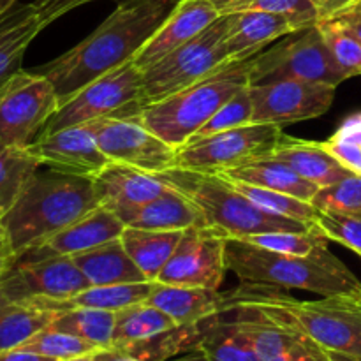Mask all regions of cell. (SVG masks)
Here are the masks:
<instances>
[{
  "instance_id": "1",
  "label": "cell",
  "mask_w": 361,
  "mask_h": 361,
  "mask_svg": "<svg viewBox=\"0 0 361 361\" xmlns=\"http://www.w3.org/2000/svg\"><path fill=\"white\" fill-rule=\"evenodd\" d=\"M180 0H126L69 51L44 63V74L55 87L60 104L102 74L133 62Z\"/></svg>"
},
{
  "instance_id": "2",
  "label": "cell",
  "mask_w": 361,
  "mask_h": 361,
  "mask_svg": "<svg viewBox=\"0 0 361 361\" xmlns=\"http://www.w3.org/2000/svg\"><path fill=\"white\" fill-rule=\"evenodd\" d=\"M288 289L254 282H240L224 293V312L247 307L271 319L302 331L331 355L361 361V310L351 296H323V300H298Z\"/></svg>"
},
{
  "instance_id": "3",
  "label": "cell",
  "mask_w": 361,
  "mask_h": 361,
  "mask_svg": "<svg viewBox=\"0 0 361 361\" xmlns=\"http://www.w3.org/2000/svg\"><path fill=\"white\" fill-rule=\"evenodd\" d=\"M99 207L94 180L48 169L35 173L4 224L16 256L41 245L85 214Z\"/></svg>"
},
{
  "instance_id": "4",
  "label": "cell",
  "mask_w": 361,
  "mask_h": 361,
  "mask_svg": "<svg viewBox=\"0 0 361 361\" xmlns=\"http://www.w3.org/2000/svg\"><path fill=\"white\" fill-rule=\"evenodd\" d=\"M226 267L240 282L302 289L321 296L361 295L358 277L328 249L312 256H291L226 238Z\"/></svg>"
},
{
  "instance_id": "5",
  "label": "cell",
  "mask_w": 361,
  "mask_h": 361,
  "mask_svg": "<svg viewBox=\"0 0 361 361\" xmlns=\"http://www.w3.org/2000/svg\"><path fill=\"white\" fill-rule=\"evenodd\" d=\"M249 83V60L228 62L183 90L141 108L134 118L178 148Z\"/></svg>"
},
{
  "instance_id": "6",
  "label": "cell",
  "mask_w": 361,
  "mask_h": 361,
  "mask_svg": "<svg viewBox=\"0 0 361 361\" xmlns=\"http://www.w3.org/2000/svg\"><path fill=\"white\" fill-rule=\"evenodd\" d=\"M157 176L189 197L203 212L208 226L219 229L226 238H245L268 231H309L314 228L310 222L277 217L261 210L221 175L173 168L157 173Z\"/></svg>"
},
{
  "instance_id": "7",
  "label": "cell",
  "mask_w": 361,
  "mask_h": 361,
  "mask_svg": "<svg viewBox=\"0 0 361 361\" xmlns=\"http://www.w3.org/2000/svg\"><path fill=\"white\" fill-rule=\"evenodd\" d=\"M281 80L312 81L334 87L348 80L331 56L317 23L284 35L281 42L249 59L250 85Z\"/></svg>"
},
{
  "instance_id": "8",
  "label": "cell",
  "mask_w": 361,
  "mask_h": 361,
  "mask_svg": "<svg viewBox=\"0 0 361 361\" xmlns=\"http://www.w3.org/2000/svg\"><path fill=\"white\" fill-rule=\"evenodd\" d=\"M141 95L143 71L134 62L123 63L63 101L46 123L41 136L108 116L127 118L137 115L141 111Z\"/></svg>"
},
{
  "instance_id": "9",
  "label": "cell",
  "mask_w": 361,
  "mask_h": 361,
  "mask_svg": "<svg viewBox=\"0 0 361 361\" xmlns=\"http://www.w3.org/2000/svg\"><path fill=\"white\" fill-rule=\"evenodd\" d=\"M87 275L71 256L41 254L35 250L16 256L9 270L0 279V291L14 302L32 303L56 310L60 303L74 298L90 288Z\"/></svg>"
},
{
  "instance_id": "10",
  "label": "cell",
  "mask_w": 361,
  "mask_h": 361,
  "mask_svg": "<svg viewBox=\"0 0 361 361\" xmlns=\"http://www.w3.org/2000/svg\"><path fill=\"white\" fill-rule=\"evenodd\" d=\"M226 28L228 16H221L200 35L145 69L141 108L183 90L228 63L224 49Z\"/></svg>"
},
{
  "instance_id": "11",
  "label": "cell",
  "mask_w": 361,
  "mask_h": 361,
  "mask_svg": "<svg viewBox=\"0 0 361 361\" xmlns=\"http://www.w3.org/2000/svg\"><path fill=\"white\" fill-rule=\"evenodd\" d=\"M281 127L270 123H247L203 137H190L176 148L175 168L207 175H222L247 162L271 154L281 137Z\"/></svg>"
},
{
  "instance_id": "12",
  "label": "cell",
  "mask_w": 361,
  "mask_h": 361,
  "mask_svg": "<svg viewBox=\"0 0 361 361\" xmlns=\"http://www.w3.org/2000/svg\"><path fill=\"white\" fill-rule=\"evenodd\" d=\"M60 106L51 81L20 69L0 87V145L28 148Z\"/></svg>"
},
{
  "instance_id": "13",
  "label": "cell",
  "mask_w": 361,
  "mask_h": 361,
  "mask_svg": "<svg viewBox=\"0 0 361 361\" xmlns=\"http://www.w3.org/2000/svg\"><path fill=\"white\" fill-rule=\"evenodd\" d=\"M87 126L109 162L130 166L154 175L176 166V148L161 140L134 116H108Z\"/></svg>"
},
{
  "instance_id": "14",
  "label": "cell",
  "mask_w": 361,
  "mask_h": 361,
  "mask_svg": "<svg viewBox=\"0 0 361 361\" xmlns=\"http://www.w3.org/2000/svg\"><path fill=\"white\" fill-rule=\"evenodd\" d=\"M226 271V236L212 226H194L183 231L155 282L219 291Z\"/></svg>"
},
{
  "instance_id": "15",
  "label": "cell",
  "mask_w": 361,
  "mask_h": 361,
  "mask_svg": "<svg viewBox=\"0 0 361 361\" xmlns=\"http://www.w3.org/2000/svg\"><path fill=\"white\" fill-rule=\"evenodd\" d=\"M252 123H270L281 129L312 120L331 108L337 87L312 81L281 80L250 85Z\"/></svg>"
},
{
  "instance_id": "16",
  "label": "cell",
  "mask_w": 361,
  "mask_h": 361,
  "mask_svg": "<svg viewBox=\"0 0 361 361\" xmlns=\"http://www.w3.org/2000/svg\"><path fill=\"white\" fill-rule=\"evenodd\" d=\"M27 150L41 166L74 176L95 178L109 164L87 123L39 136Z\"/></svg>"
},
{
  "instance_id": "17",
  "label": "cell",
  "mask_w": 361,
  "mask_h": 361,
  "mask_svg": "<svg viewBox=\"0 0 361 361\" xmlns=\"http://www.w3.org/2000/svg\"><path fill=\"white\" fill-rule=\"evenodd\" d=\"M219 18L221 13L215 9L210 0H180L169 16L162 21L161 27L134 55L133 62L141 71L148 69L155 62L164 59L168 53L175 51L176 48L207 30Z\"/></svg>"
},
{
  "instance_id": "18",
  "label": "cell",
  "mask_w": 361,
  "mask_h": 361,
  "mask_svg": "<svg viewBox=\"0 0 361 361\" xmlns=\"http://www.w3.org/2000/svg\"><path fill=\"white\" fill-rule=\"evenodd\" d=\"M226 16L228 28L224 35V49L229 62L252 59L277 39L296 32L291 21L277 13L242 11Z\"/></svg>"
},
{
  "instance_id": "19",
  "label": "cell",
  "mask_w": 361,
  "mask_h": 361,
  "mask_svg": "<svg viewBox=\"0 0 361 361\" xmlns=\"http://www.w3.org/2000/svg\"><path fill=\"white\" fill-rule=\"evenodd\" d=\"M94 180L99 204L113 212L140 207L155 200L169 189L164 180L154 173L141 171L130 166L109 162Z\"/></svg>"
},
{
  "instance_id": "20",
  "label": "cell",
  "mask_w": 361,
  "mask_h": 361,
  "mask_svg": "<svg viewBox=\"0 0 361 361\" xmlns=\"http://www.w3.org/2000/svg\"><path fill=\"white\" fill-rule=\"evenodd\" d=\"M115 214L126 224V228L152 231H185L194 226H208L203 212L173 187L148 203L123 208Z\"/></svg>"
},
{
  "instance_id": "21",
  "label": "cell",
  "mask_w": 361,
  "mask_h": 361,
  "mask_svg": "<svg viewBox=\"0 0 361 361\" xmlns=\"http://www.w3.org/2000/svg\"><path fill=\"white\" fill-rule=\"evenodd\" d=\"M123 229H126V224L120 221L118 215L109 208L99 204L97 208L85 214L66 229L42 242L41 245L32 247L28 250H35L41 254L74 256V254L85 252V250L102 245V243L120 238Z\"/></svg>"
},
{
  "instance_id": "22",
  "label": "cell",
  "mask_w": 361,
  "mask_h": 361,
  "mask_svg": "<svg viewBox=\"0 0 361 361\" xmlns=\"http://www.w3.org/2000/svg\"><path fill=\"white\" fill-rule=\"evenodd\" d=\"M147 303L168 314L178 326H192L224 312V293L204 288L169 286L154 281Z\"/></svg>"
},
{
  "instance_id": "23",
  "label": "cell",
  "mask_w": 361,
  "mask_h": 361,
  "mask_svg": "<svg viewBox=\"0 0 361 361\" xmlns=\"http://www.w3.org/2000/svg\"><path fill=\"white\" fill-rule=\"evenodd\" d=\"M268 157L284 161L302 178L309 180L319 189L353 175L323 147L321 141H307L284 134Z\"/></svg>"
},
{
  "instance_id": "24",
  "label": "cell",
  "mask_w": 361,
  "mask_h": 361,
  "mask_svg": "<svg viewBox=\"0 0 361 361\" xmlns=\"http://www.w3.org/2000/svg\"><path fill=\"white\" fill-rule=\"evenodd\" d=\"M42 28L34 2L0 9V87L21 69L28 44Z\"/></svg>"
},
{
  "instance_id": "25",
  "label": "cell",
  "mask_w": 361,
  "mask_h": 361,
  "mask_svg": "<svg viewBox=\"0 0 361 361\" xmlns=\"http://www.w3.org/2000/svg\"><path fill=\"white\" fill-rule=\"evenodd\" d=\"M73 261L87 275L92 286L130 284V282L148 281L143 271L134 264L122 240L115 238L85 252L74 254Z\"/></svg>"
},
{
  "instance_id": "26",
  "label": "cell",
  "mask_w": 361,
  "mask_h": 361,
  "mask_svg": "<svg viewBox=\"0 0 361 361\" xmlns=\"http://www.w3.org/2000/svg\"><path fill=\"white\" fill-rule=\"evenodd\" d=\"M221 176L231 180H240V182L250 183V185L263 187V189L277 190V192L289 194L298 200L312 201L319 187L314 185L309 180L302 178L291 166L286 164L284 161H279L274 157L257 159V161L247 162V164L238 166L235 169L222 173Z\"/></svg>"
},
{
  "instance_id": "27",
  "label": "cell",
  "mask_w": 361,
  "mask_h": 361,
  "mask_svg": "<svg viewBox=\"0 0 361 361\" xmlns=\"http://www.w3.org/2000/svg\"><path fill=\"white\" fill-rule=\"evenodd\" d=\"M196 349L208 361H259L238 321L226 319L224 312L204 321Z\"/></svg>"
},
{
  "instance_id": "28",
  "label": "cell",
  "mask_w": 361,
  "mask_h": 361,
  "mask_svg": "<svg viewBox=\"0 0 361 361\" xmlns=\"http://www.w3.org/2000/svg\"><path fill=\"white\" fill-rule=\"evenodd\" d=\"M183 231H152L126 228L120 235L123 249L148 281H155L178 247Z\"/></svg>"
},
{
  "instance_id": "29",
  "label": "cell",
  "mask_w": 361,
  "mask_h": 361,
  "mask_svg": "<svg viewBox=\"0 0 361 361\" xmlns=\"http://www.w3.org/2000/svg\"><path fill=\"white\" fill-rule=\"evenodd\" d=\"M59 314L32 303L14 302L0 291V351L23 345L28 338L48 328Z\"/></svg>"
},
{
  "instance_id": "30",
  "label": "cell",
  "mask_w": 361,
  "mask_h": 361,
  "mask_svg": "<svg viewBox=\"0 0 361 361\" xmlns=\"http://www.w3.org/2000/svg\"><path fill=\"white\" fill-rule=\"evenodd\" d=\"M175 326H178V324L161 309L147 302L136 303V305H130L116 312L111 348H129L137 342L148 341V338L157 337L164 331L173 330Z\"/></svg>"
},
{
  "instance_id": "31",
  "label": "cell",
  "mask_w": 361,
  "mask_h": 361,
  "mask_svg": "<svg viewBox=\"0 0 361 361\" xmlns=\"http://www.w3.org/2000/svg\"><path fill=\"white\" fill-rule=\"evenodd\" d=\"M154 281L130 282V284H109V286H90L85 291L78 293L74 298L60 303L56 307L59 312L74 309V307H88V309L109 310L118 312L136 303L147 302L150 296Z\"/></svg>"
},
{
  "instance_id": "32",
  "label": "cell",
  "mask_w": 361,
  "mask_h": 361,
  "mask_svg": "<svg viewBox=\"0 0 361 361\" xmlns=\"http://www.w3.org/2000/svg\"><path fill=\"white\" fill-rule=\"evenodd\" d=\"M116 312L88 307H74L59 314L49 326L66 334L76 335L94 344L97 349H108L113 345Z\"/></svg>"
},
{
  "instance_id": "33",
  "label": "cell",
  "mask_w": 361,
  "mask_h": 361,
  "mask_svg": "<svg viewBox=\"0 0 361 361\" xmlns=\"http://www.w3.org/2000/svg\"><path fill=\"white\" fill-rule=\"evenodd\" d=\"M41 162L27 148H4L0 152V214L6 215L23 192Z\"/></svg>"
},
{
  "instance_id": "34",
  "label": "cell",
  "mask_w": 361,
  "mask_h": 361,
  "mask_svg": "<svg viewBox=\"0 0 361 361\" xmlns=\"http://www.w3.org/2000/svg\"><path fill=\"white\" fill-rule=\"evenodd\" d=\"M210 2L221 13V16L242 13V11H267V13L282 14L291 21L295 30L312 27L319 21L317 11L309 0H210Z\"/></svg>"
},
{
  "instance_id": "35",
  "label": "cell",
  "mask_w": 361,
  "mask_h": 361,
  "mask_svg": "<svg viewBox=\"0 0 361 361\" xmlns=\"http://www.w3.org/2000/svg\"><path fill=\"white\" fill-rule=\"evenodd\" d=\"M229 180L240 192L245 194L254 204H257L261 210L268 212V214L277 215V217L293 219V221L310 222V224H314V221H316L317 208L312 203H309V201L298 200V197L289 196V194L284 192H277V190L250 185V183L240 182V180Z\"/></svg>"
},
{
  "instance_id": "36",
  "label": "cell",
  "mask_w": 361,
  "mask_h": 361,
  "mask_svg": "<svg viewBox=\"0 0 361 361\" xmlns=\"http://www.w3.org/2000/svg\"><path fill=\"white\" fill-rule=\"evenodd\" d=\"M317 28L348 80L361 76V39L358 35L341 20H321L317 21Z\"/></svg>"
},
{
  "instance_id": "37",
  "label": "cell",
  "mask_w": 361,
  "mask_h": 361,
  "mask_svg": "<svg viewBox=\"0 0 361 361\" xmlns=\"http://www.w3.org/2000/svg\"><path fill=\"white\" fill-rule=\"evenodd\" d=\"M238 240L263 247L271 252L291 254V256H312L319 250L328 249V242H330L326 236L317 231L316 226L309 231H268Z\"/></svg>"
},
{
  "instance_id": "38",
  "label": "cell",
  "mask_w": 361,
  "mask_h": 361,
  "mask_svg": "<svg viewBox=\"0 0 361 361\" xmlns=\"http://www.w3.org/2000/svg\"><path fill=\"white\" fill-rule=\"evenodd\" d=\"M20 348L39 353V355L48 356V358H53L56 361L78 358V356L92 355V353L97 351V348L94 344H90V342L83 341V338L76 337V335L55 330L51 326L44 328L39 334H35L34 337L28 338Z\"/></svg>"
},
{
  "instance_id": "39",
  "label": "cell",
  "mask_w": 361,
  "mask_h": 361,
  "mask_svg": "<svg viewBox=\"0 0 361 361\" xmlns=\"http://www.w3.org/2000/svg\"><path fill=\"white\" fill-rule=\"evenodd\" d=\"M323 147L355 175L361 176V111L348 116Z\"/></svg>"
},
{
  "instance_id": "40",
  "label": "cell",
  "mask_w": 361,
  "mask_h": 361,
  "mask_svg": "<svg viewBox=\"0 0 361 361\" xmlns=\"http://www.w3.org/2000/svg\"><path fill=\"white\" fill-rule=\"evenodd\" d=\"M310 203L317 210L361 215V176L353 173V175L338 180L337 183L321 187V189H317L316 196L312 197Z\"/></svg>"
},
{
  "instance_id": "41",
  "label": "cell",
  "mask_w": 361,
  "mask_h": 361,
  "mask_svg": "<svg viewBox=\"0 0 361 361\" xmlns=\"http://www.w3.org/2000/svg\"><path fill=\"white\" fill-rule=\"evenodd\" d=\"M314 226L328 240L341 243L361 256V215L317 210Z\"/></svg>"
},
{
  "instance_id": "42",
  "label": "cell",
  "mask_w": 361,
  "mask_h": 361,
  "mask_svg": "<svg viewBox=\"0 0 361 361\" xmlns=\"http://www.w3.org/2000/svg\"><path fill=\"white\" fill-rule=\"evenodd\" d=\"M249 87L250 83L243 87L238 94L233 95L228 102H224V106L192 137L210 136V134L252 123V99H250Z\"/></svg>"
},
{
  "instance_id": "43",
  "label": "cell",
  "mask_w": 361,
  "mask_h": 361,
  "mask_svg": "<svg viewBox=\"0 0 361 361\" xmlns=\"http://www.w3.org/2000/svg\"><path fill=\"white\" fill-rule=\"evenodd\" d=\"M88 2H94V0H35L34 6L37 9L39 18H41L42 27H48L49 23L59 20L66 13ZM120 2H126V0H118V4Z\"/></svg>"
},
{
  "instance_id": "44",
  "label": "cell",
  "mask_w": 361,
  "mask_h": 361,
  "mask_svg": "<svg viewBox=\"0 0 361 361\" xmlns=\"http://www.w3.org/2000/svg\"><path fill=\"white\" fill-rule=\"evenodd\" d=\"M330 356L331 355L326 349H323L319 344L307 338V341L296 344L295 348L288 349V351L281 353L279 356L267 361H328Z\"/></svg>"
},
{
  "instance_id": "45",
  "label": "cell",
  "mask_w": 361,
  "mask_h": 361,
  "mask_svg": "<svg viewBox=\"0 0 361 361\" xmlns=\"http://www.w3.org/2000/svg\"><path fill=\"white\" fill-rule=\"evenodd\" d=\"M317 11V16L321 20H335L341 16L342 13L355 6L358 0H309Z\"/></svg>"
},
{
  "instance_id": "46",
  "label": "cell",
  "mask_w": 361,
  "mask_h": 361,
  "mask_svg": "<svg viewBox=\"0 0 361 361\" xmlns=\"http://www.w3.org/2000/svg\"><path fill=\"white\" fill-rule=\"evenodd\" d=\"M14 259H16V254H14L9 233H7L6 224H4V215L0 214V279L9 270Z\"/></svg>"
},
{
  "instance_id": "47",
  "label": "cell",
  "mask_w": 361,
  "mask_h": 361,
  "mask_svg": "<svg viewBox=\"0 0 361 361\" xmlns=\"http://www.w3.org/2000/svg\"><path fill=\"white\" fill-rule=\"evenodd\" d=\"M0 361H56L48 356H42L39 353L28 351L25 348H14L7 349V351H0Z\"/></svg>"
},
{
  "instance_id": "48",
  "label": "cell",
  "mask_w": 361,
  "mask_h": 361,
  "mask_svg": "<svg viewBox=\"0 0 361 361\" xmlns=\"http://www.w3.org/2000/svg\"><path fill=\"white\" fill-rule=\"evenodd\" d=\"M92 356H94L95 361H141L134 358V356L127 355V353L122 351V349H116V348L97 349Z\"/></svg>"
},
{
  "instance_id": "49",
  "label": "cell",
  "mask_w": 361,
  "mask_h": 361,
  "mask_svg": "<svg viewBox=\"0 0 361 361\" xmlns=\"http://www.w3.org/2000/svg\"><path fill=\"white\" fill-rule=\"evenodd\" d=\"M168 361H208V360L204 358V356L201 355L197 349H192V351H187V353H183V355L175 356V358H171Z\"/></svg>"
},
{
  "instance_id": "50",
  "label": "cell",
  "mask_w": 361,
  "mask_h": 361,
  "mask_svg": "<svg viewBox=\"0 0 361 361\" xmlns=\"http://www.w3.org/2000/svg\"><path fill=\"white\" fill-rule=\"evenodd\" d=\"M356 18H361V0H358L355 6L349 7L345 13H342L341 16L335 18V20H356Z\"/></svg>"
},
{
  "instance_id": "51",
  "label": "cell",
  "mask_w": 361,
  "mask_h": 361,
  "mask_svg": "<svg viewBox=\"0 0 361 361\" xmlns=\"http://www.w3.org/2000/svg\"><path fill=\"white\" fill-rule=\"evenodd\" d=\"M341 21H344V23L348 25V27L361 39V18H356V20H341Z\"/></svg>"
},
{
  "instance_id": "52",
  "label": "cell",
  "mask_w": 361,
  "mask_h": 361,
  "mask_svg": "<svg viewBox=\"0 0 361 361\" xmlns=\"http://www.w3.org/2000/svg\"><path fill=\"white\" fill-rule=\"evenodd\" d=\"M328 361H360V360H353V358H348V356H341V355H331Z\"/></svg>"
},
{
  "instance_id": "53",
  "label": "cell",
  "mask_w": 361,
  "mask_h": 361,
  "mask_svg": "<svg viewBox=\"0 0 361 361\" xmlns=\"http://www.w3.org/2000/svg\"><path fill=\"white\" fill-rule=\"evenodd\" d=\"M94 355V353H92ZM92 355H85V356H78V358H71V360H62V361H95Z\"/></svg>"
},
{
  "instance_id": "54",
  "label": "cell",
  "mask_w": 361,
  "mask_h": 361,
  "mask_svg": "<svg viewBox=\"0 0 361 361\" xmlns=\"http://www.w3.org/2000/svg\"><path fill=\"white\" fill-rule=\"evenodd\" d=\"M18 0H0V9H6V7H11L13 4H16Z\"/></svg>"
},
{
  "instance_id": "55",
  "label": "cell",
  "mask_w": 361,
  "mask_h": 361,
  "mask_svg": "<svg viewBox=\"0 0 361 361\" xmlns=\"http://www.w3.org/2000/svg\"><path fill=\"white\" fill-rule=\"evenodd\" d=\"M351 300H353V303H355V305L358 307V309L361 310V295H358V296H351Z\"/></svg>"
},
{
  "instance_id": "56",
  "label": "cell",
  "mask_w": 361,
  "mask_h": 361,
  "mask_svg": "<svg viewBox=\"0 0 361 361\" xmlns=\"http://www.w3.org/2000/svg\"><path fill=\"white\" fill-rule=\"evenodd\" d=\"M4 148H6V147H2V145H0V152H2V150H4Z\"/></svg>"
}]
</instances>
